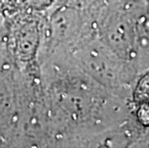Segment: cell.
I'll return each instance as SVG.
<instances>
[{
	"label": "cell",
	"mask_w": 149,
	"mask_h": 148,
	"mask_svg": "<svg viewBox=\"0 0 149 148\" xmlns=\"http://www.w3.org/2000/svg\"><path fill=\"white\" fill-rule=\"evenodd\" d=\"M133 97L135 102L139 105L149 102V70L139 80Z\"/></svg>",
	"instance_id": "obj_1"
},
{
	"label": "cell",
	"mask_w": 149,
	"mask_h": 148,
	"mask_svg": "<svg viewBox=\"0 0 149 148\" xmlns=\"http://www.w3.org/2000/svg\"><path fill=\"white\" fill-rule=\"evenodd\" d=\"M137 115L142 125L145 127H149V102L139 105Z\"/></svg>",
	"instance_id": "obj_2"
},
{
	"label": "cell",
	"mask_w": 149,
	"mask_h": 148,
	"mask_svg": "<svg viewBox=\"0 0 149 148\" xmlns=\"http://www.w3.org/2000/svg\"><path fill=\"white\" fill-rule=\"evenodd\" d=\"M51 0H33L34 4L37 6V7H43L44 5L49 4V2Z\"/></svg>",
	"instance_id": "obj_3"
}]
</instances>
